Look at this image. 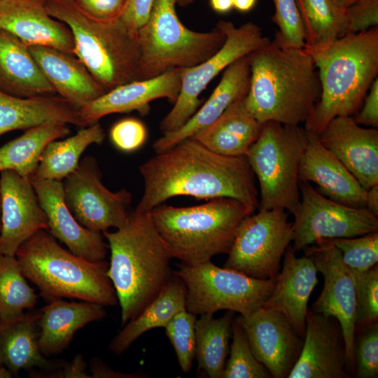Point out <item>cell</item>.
Wrapping results in <instances>:
<instances>
[{"label": "cell", "mask_w": 378, "mask_h": 378, "mask_svg": "<svg viewBox=\"0 0 378 378\" xmlns=\"http://www.w3.org/2000/svg\"><path fill=\"white\" fill-rule=\"evenodd\" d=\"M139 169L144 192L135 210L141 213L180 195L232 198L253 211L259 207L255 176L246 156L216 153L194 138L155 153Z\"/></svg>", "instance_id": "cell-1"}, {"label": "cell", "mask_w": 378, "mask_h": 378, "mask_svg": "<svg viewBox=\"0 0 378 378\" xmlns=\"http://www.w3.org/2000/svg\"><path fill=\"white\" fill-rule=\"evenodd\" d=\"M250 85L245 103L261 123L301 125L321 96L317 68L310 52L274 39L249 55Z\"/></svg>", "instance_id": "cell-2"}, {"label": "cell", "mask_w": 378, "mask_h": 378, "mask_svg": "<svg viewBox=\"0 0 378 378\" xmlns=\"http://www.w3.org/2000/svg\"><path fill=\"white\" fill-rule=\"evenodd\" d=\"M102 234L111 251L107 276L117 295L123 326L137 316L171 279L174 258L145 213L134 210L125 225Z\"/></svg>", "instance_id": "cell-3"}, {"label": "cell", "mask_w": 378, "mask_h": 378, "mask_svg": "<svg viewBox=\"0 0 378 378\" xmlns=\"http://www.w3.org/2000/svg\"><path fill=\"white\" fill-rule=\"evenodd\" d=\"M305 48L317 68L321 92L304 128L318 134L334 118L351 116L377 78L378 27Z\"/></svg>", "instance_id": "cell-4"}, {"label": "cell", "mask_w": 378, "mask_h": 378, "mask_svg": "<svg viewBox=\"0 0 378 378\" xmlns=\"http://www.w3.org/2000/svg\"><path fill=\"white\" fill-rule=\"evenodd\" d=\"M15 257L27 279L35 284L48 302L70 298L104 307L118 302L107 276L104 260H88L62 248L47 230H41L26 240Z\"/></svg>", "instance_id": "cell-5"}, {"label": "cell", "mask_w": 378, "mask_h": 378, "mask_svg": "<svg viewBox=\"0 0 378 378\" xmlns=\"http://www.w3.org/2000/svg\"><path fill=\"white\" fill-rule=\"evenodd\" d=\"M254 211L227 197L186 207L163 205L147 213L174 258L194 265L228 253L237 230Z\"/></svg>", "instance_id": "cell-6"}, {"label": "cell", "mask_w": 378, "mask_h": 378, "mask_svg": "<svg viewBox=\"0 0 378 378\" xmlns=\"http://www.w3.org/2000/svg\"><path fill=\"white\" fill-rule=\"evenodd\" d=\"M47 12L65 23L74 41V55L108 91L139 79L138 31L121 18L102 20L83 11L73 0H45Z\"/></svg>", "instance_id": "cell-7"}, {"label": "cell", "mask_w": 378, "mask_h": 378, "mask_svg": "<svg viewBox=\"0 0 378 378\" xmlns=\"http://www.w3.org/2000/svg\"><path fill=\"white\" fill-rule=\"evenodd\" d=\"M175 0H154L146 23L138 30L140 80L169 70L192 67L209 58L225 42L216 27L207 32L187 28L176 12Z\"/></svg>", "instance_id": "cell-8"}, {"label": "cell", "mask_w": 378, "mask_h": 378, "mask_svg": "<svg viewBox=\"0 0 378 378\" xmlns=\"http://www.w3.org/2000/svg\"><path fill=\"white\" fill-rule=\"evenodd\" d=\"M307 141L301 125L274 121L262 125L246 156L258 181V209H281L294 214L300 204L299 170Z\"/></svg>", "instance_id": "cell-9"}, {"label": "cell", "mask_w": 378, "mask_h": 378, "mask_svg": "<svg viewBox=\"0 0 378 378\" xmlns=\"http://www.w3.org/2000/svg\"><path fill=\"white\" fill-rule=\"evenodd\" d=\"M173 273L184 283L186 310L195 315L220 310L248 315L262 307L276 283V277L255 279L220 267L211 260L194 265L181 262Z\"/></svg>", "instance_id": "cell-10"}, {"label": "cell", "mask_w": 378, "mask_h": 378, "mask_svg": "<svg viewBox=\"0 0 378 378\" xmlns=\"http://www.w3.org/2000/svg\"><path fill=\"white\" fill-rule=\"evenodd\" d=\"M216 27L225 34V42L207 59L194 66L182 69L178 95L174 106L160 124L162 134L178 130L192 116L201 104L200 94L216 76L237 59L270 41L263 36L258 24L251 22L236 27L231 22L220 20Z\"/></svg>", "instance_id": "cell-11"}, {"label": "cell", "mask_w": 378, "mask_h": 378, "mask_svg": "<svg viewBox=\"0 0 378 378\" xmlns=\"http://www.w3.org/2000/svg\"><path fill=\"white\" fill-rule=\"evenodd\" d=\"M293 238L286 211L259 209L241 223L223 267L255 279L275 278Z\"/></svg>", "instance_id": "cell-12"}, {"label": "cell", "mask_w": 378, "mask_h": 378, "mask_svg": "<svg viewBox=\"0 0 378 378\" xmlns=\"http://www.w3.org/2000/svg\"><path fill=\"white\" fill-rule=\"evenodd\" d=\"M300 204L293 214L295 251L323 239L348 238L378 231V216L366 207H351L336 202L300 181Z\"/></svg>", "instance_id": "cell-13"}, {"label": "cell", "mask_w": 378, "mask_h": 378, "mask_svg": "<svg viewBox=\"0 0 378 378\" xmlns=\"http://www.w3.org/2000/svg\"><path fill=\"white\" fill-rule=\"evenodd\" d=\"M102 178L96 159L87 156L62 182L65 203L77 221L90 230L102 233L127 223L132 196L126 189L111 191Z\"/></svg>", "instance_id": "cell-14"}, {"label": "cell", "mask_w": 378, "mask_h": 378, "mask_svg": "<svg viewBox=\"0 0 378 378\" xmlns=\"http://www.w3.org/2000/svg\"><path fill=\"white\" fill-rule=\"evenodd\" d=\"M324 280L321 294L310 308L326 317L337 320L346 348L348 371L354 368L356 302L351 270L344 264L339 249L323 239L302 249Z\"/></svg>", "instance_id": "cell-15"}, {"label": "cell", "mask_w": 378, "mask_h": 378, "mask_svg": "<svg viewBox=\"0 0 378 378\" xmlns=\"http://www.w3.org/2000/svg\"><path fill=\"white\" fill-rule=\"evenodd\" d=\"M243 329L255 358L273 378H288L295 365L303 338L280 312L261 307L234 318Z\"/></svg>", "instance_id": "cell-16"}, {"label": "cell", "mask_w": 378, "mask_h": 378, "mask_svg": "<svg viewBox=\"0 0 378 378\" xmlns=\"http://www.w3.org/2000/svg\"><path fill=\"white\" fill-rule=\"evenodd\" d=\"M0 190V253L15 256L29 237L48 231V219L30 180L13 171H1Z\"/></svg>", "instance_id": "cell-17"}, {"label": "cell", "mask_w": 378, "mask_h": 378, "mask_svg": "<svg viewBox=\"0 0 378 378\" xmlns=\"http://www.w3.org/2000/svg\"><path fill=\"white\" fill-rule=\"evenodd\" d=\"M346 348L337 319L308 309L300 356L288 378H347Z\"/></svg>", "instance_id": "cell-18"}, {"label": "cell", "mask_w": 378, "mask_h": 378, "mask_svg": "<svg viewBox=\"0 0 378 378\" xmlns=\"http://www.w3.org/2000/svg\"><path fill=\"white\" fill-rule=\"evenodd\" d=\"M317 135L365 190L378 184L377 128L363 127L351 116H338Z\"/></svg>", "instance_id": "cell-19"}, {"label": "cell", "mask_w": 378, "mask_h": 378, "mask_svg": "<svg viewBox=\"0 0 378 378\" xmlns=\"http://www.w3.org/2000/svg\"><path fill=\"white\" fill-rule=\"evenodd\" d=\"M31 182L46 215L48 231L74 254L93 262L104 260L108 244L102 232L83 227L73 216L64 201L62 182L51 180H31Z\"/></svg>", "instance_id": "cell-20"}, {"label": "cell", "mask_w": 378, "mask_h": 378, "mask_svg": "<svg viewBox=\"0 0 378 378\" xmlns=\"http://www.w3.org/2000/svg\"><path fill=\"white\" fill-rule=\"evenodd\" d=\"M182 69L169 70L158 76L118 85L79 110L86 126L106 115L136 111L146 114L153 100L166 98L174 103L181 85Z\"/></svg>", "instance_id": "cell-21"}, {"label": "cell", "mask_w": 378, "mask_h": 378, "mask_svg": "<svg viewBox=\"0 0 378 378\" xmlns=\"http://www.w3.org/2000/svg\"><path fill=\"white\" fill-rule=\"evenodd\" d=\"M307 145L300 165V181L314 183L320 193L340 204L365 207L367 190L322 145L316 134L307 130Z\"/></svg>", "instance_id": "cell-22"}, {"label": "cell", "mask_w": 378, "mask_h": 378, "mask_svg": "<svg viewBox=\"0 0 378 378\" xmlns=\"http://www.w3.org/2000/svg\"><path fill=\"white\" fill-rule=\"evenodd\" d=\"M295 253L288 246L273 291L262 307L281 313L304 337L308 302L318 283V271L309 257L304 254L298 257Z\"/></svg>", "instance_id": "cell-23"}, {"label": "cell", "mask_w": 378, "mask_h": 378, "mask_svg": "<svg viewBox=\"0 0 378 378\" xmlns=\"http://www.w3.org/2000/svg\"><path fill=\"white\" fill-rule=\"evenodd\" d=\"M249 55L227 67L210 97L180 128L162 134L153 144L155 153H162L181 141L191 138L216 120L234 102L246 96L250 85Z\"/></svg>", "instance_id": "cell-24"}, {"label": "cell", "mask_w": 378, "mask_h": 378, "mask_svg": "<svg viewBox=\"0 0 378 378\" xmlns=\"http://www.w3.org/2000/svg\"><path fill=\"white\" fill-rule=\"evenodd\" d=\"M29 48L56 94L78 109L108 92L75 55L45 46Z\"/></svg>", "instance_id": "cell-25"}, {"label": "cell", "mask_w": 378, "mask_h": 378, "mask_svg": "<svg viewBox=\"0 0 378 378\" xmlns=\"http://www.w3.org/2000/svg\"><path fill=\"white\" fill-rule=\"evenodd\" d=\"M45 0H26L0 11V29L10 32L28 46H45L74 55L69 27L52 17Z\"/></svg>", "instance_id": "cell-26"}, {"label": "cell", "mask_w": 378, "mask_h": 378, "mask_svg": "<svg viewBox=\"0 0 378 378\" xmlns=\"http://www.w3.org/2000/svg\"><path fill=\"white\" fill-rule=\"evenodd\" d=\"M104 306L82 301L67 302L57 299L40 309L38 346L45 356L62 353L71 343L75 333L90 323L103 319Z\"/></svg>", "instance_id": "cell-27"}, {"label": "cell", "mask_w": 378, "mask_h": 378, "mask_svg": "<svg viewBox=\"0 0 378 378\" xmlns=\"http://www.w3.org/2000/svg\"><path fill=\"white\" fill-rule=\"evenodd\" d=\"M0 90L22 98L57 94L29 46L0 29Z\"/></svg>", "instance_id": "cell-28"}, {"label": "cell", "mask_w": 378, "mask_h": 378, "mask_svg": "<svg viewBox=\"0 0 378 378\" xmlns=\"http://www.w3.org/2000/svg\"><path fill=\"white\" fill-rule=\"evenodd\" d=\"M39 316L40 309L0 323V365L12 374L35 368L55 371L65 363L48 360L41 353L38 346Z\"/></svg>", "instance_id": "cell-29"}, {"label": "cell", "mask_w": 378, "mask_h": 378, "mask_svg": "<svg viewBox=\"0 0 378 378\" xmlns=\"http://www.w3.org/2000/svg\"><path fill=\"white\" fill-rule=\"evenodd\" d=\"M50 121L86 127L79 109L57 94L22 98L0 90V136Z\"/></svg>", "instance_id": "cell-30"}, {"label": "cell", "mask_w": 378, "mask_h": 378, "mask_svg": "<svg viewBox=\"0 0 378 378\" xmlns=\"http://www.w3.org/2000/svg\"><path fill=\"white\" fill-rule=\"evenodd\" d=\"M262 125L247 108L244 97L232 103L216 120L191 138L218 154L246 155L258 139Z\"/></svg>", "instance_id": "cell-31"}, {"label": "cell", "mask_w": 378, "mask_h": 378, "mask_svg": "<svg viewBox=\"0 0 378 378\" xmlns=\"http://www.w3.org/2000/svg\"><path fill=\"white\" fill-rule=\"evenodd\" d=\"M186 309V287L174 274L159 293L134 319L125 323L112 339L110 350L120 355L145 332L155 328H164L179 312Z\"/></svg>", "instance_id": "cell-32"}, {"label": "cell", "mask_w": 378, "mask_h": 378, "mask_svg": "<svg viewBox=\"0 0 378 378\" xmlns=\"http://www.w3.org/2000/svg\"><path fill=\"white\" fill-rule=\"evenodd\" d=\"M70 133L69 124L59 121L46 122L26 130L0 147V172L13 171L31 180L46 146Z\"/></svg>", "instance_id": "cell-33"}, {"label": "cell", "mask_w": 378, "mask_h": 378, "mask_svg": "<svg viewBox=\"0 0 378 378\" xmlns=\"http://www.w3.org/2000/svg\"><path fill=\"white\" fill-rule=\"evenodd\" d=\"M105 136L97 121L82 127L73 136L50 142L43 150L31 180L62 181L77 168L85 149L94 144H101Z\"/></svg>", "instance_id": "cell-34"}, {"label": "cell", "mask_w": 378, "mask_h": 378, "mask_svg": "<svg viewBox=\"0 0 378 378\" xmlns=\"http://www.w3.org/2000/svg\"><path fill=\"white\" fill-rule=\"evenodd\" d=\"M234 312L215 318L202 314L195 322V356L197 368L209 378H222L227 356Z\"/></svg>", "instance_id": "cell-35"}, {"label": "cell", "mask_w": 378, "mask_h": 378, "mask_svg": "<svg viewBox=\"0 0 378 378\" xmlns=\"http://www.w3.org/2000/svg\"><path fill=\"white\" fill-rule=\"evenodd\" d=\"M302 18L305 47L328 45L346 34L345 10L332 0H296Z\"/></svg>", "instance_id": "cell-36"}, {"label": "cell", "mask_w": 378, "mask_h": 378, "mask_svg": "<svg viewBox=\"0 0 378 378\" xmlns=\"http://www.w3.org/2000/svg\"><path fill=\"white\" fill-rule=\"evenodd\" d=\"M26 279L16 257L0 253V323L20 316L37 304L38 295Z\"/></svg>", "instance_id": "cell-37"}, {"label": "cell", "mask_w": 378, "mask_h": 378, "mask_svg": "<svg viewBox=\"0 0 378 378\" xmlns=\"http://www.w3.org/2000/svg\"><path fill=\"white\" fill-rule=\"evenodd\" d=\"M230 357L222 378H271L267 368L254 356L245 333L234 318Z\"/></svg>", "instance_id": "cell-38"}, {"label": "cell", "mask_w": 378, "mask_h": 378, "mask_svg": "<svg viewBox=\"0 0 378 378\" xmlns=\"http://www.w3.org/2000/svg\"><path fill=\"white\" fill-rule=\"evenodd\" d=\"M196 315L182 310L164 328L183 372L190 371L195 356Z\"/></svg>", "instance_id": "cell-39"}, {"label": "cell", "mask_w": 378, "mask_h": 378, "mask_svg": "<svg viewBox=\"0 0 378 378\" xmlns=\"http://www.w3.org/2000/svg\"><path fill=\"white\" fill-rule=\"evenodd\" d=\"M351 272L355 290L356 330L378 321V265L364 272Z\"/></svg>", "instance_id": "cell-40"}, {"label": "cell", "mask_w": 378, "mask_h": 378, "mask_svg": "<svg viewBox=\"0 0 378 378\" xmlns=\"http://www.w3.org/2000/svg\"><path fill=\"white\" fill-rule=\"evenodd\" d=\"M327 240L339 249L344 264L352 270L364 272L377 265L378 231Z\"/></svg>", "instance_id": "cell-41"}, {"label": "cell", "mask_w": 378, "mask_h": 378, "mask_svg": "<svg viewBox=\"0 0 378 378\" xmlns=\"http://www.w3.org/2000/svg\"><path fill=\"white\" fill-rule=\"evenodd\" d=\"M275 12L272 18L278 31L274 40L290 48L305 47V33L296 0H272Z\"/></svg>", "instance_id": "cell-42"}, {"label": "cell", "mask_w": 378, "mask_h": 378, "mask_svg": "<svg viewBox=\"0 0 378 378\" xmlns=\"http://www.w3.org/2000/svg\"><path fill=\"white\" fill-rule=\"evenodd\" d=\"M354 340V369L358 378L378 377V323L356 330Z\"/></svg>", "instance_id": "cell-43"}, {"label": "cell", "mask_w": 378, "mask_h": 378, "mask_svg": "<svg viewBox=\"0 0 378 378\" xmlns=\"http://www.w3.org/2000/svg\"><path fill=\"white\" fill-rule=\"evenodd\" d=\"M147 138L144 123L135 118H125L115 123L110 130L113 144L123 152H132L141 148Z\"/></svg>", "instance_id": "cell-44"}, {"label": "cell", "mask_w": 378, "mask_h": 378, "mask_svg": "<svg viewBox=\"0 0 378 378\" xmlns=\"http://www.w3.org/2000/svg\"><path fill=\"white\" fill-rule=\"evenodd\" d=\"M345 12L346 34L362 32L378 25V0H358Z\"/></svg>", "instance_id": "cell-45"}, {"label": "cell", "mask_w": 378, "mask_h": 378, "mask_svg": "<svg viewBox=\"0 0 378 378\" xmlns=\"http://www.w3.org/2000/svg\"><path fill=\"white\" fill-rule=\"evenodd\" d=\"M89 15L102 20H113L122 15L128 0H73Z\"/></svg>", "instance_id": "cell-46"}, {"label": "cell", "mask_w": 378, "mask_h": 378, "mask_svg": "<svg viewBox=\"0 0 378 378\" xmlns=\"http://www.w3.org/2000/svg\"><path fill=\"white\" fill-rule=\"evenodd\" d=\"M154 0H128L120 18L130 29L138 31L150 14Z\"/></svg>", "instance_id": "cell-47"}, {"label": "cell", "mask_w": 378, "mask_h": 378, "mask_svg": "<svg viewBox=\"0 0 378 378\" xmlns=\"http://www.w3.org/2000/svg\"><path fill=\"white\" fill-rule=\"evenodd\" d=\"M359 125L375 127H378V79L373 81L369 88L361 110L354 118Z\"/></svg>", "instance_id": "cell-48"}, {"label": "cell", "mask_w": 378, "mask_h": 378, "mask_svg": "<svg viewBox=\"0 0 378 378\" xmlns=\"http://www.w3.org/2000/svg\"><path fill=\"white\" fill-rule=\"evenodd\" d=\"M86 363L82 354L76 355L70 363H66L64 365L46 376L52 378H90L86 372Z\"/></svg>", "instance_id": "cell-49"}, {"label": "cell", "mask_w": 378, "mask_h": 378, "mask_svg": "<svg viewBox=\"0 0 378 378\" xmlns=\"http://www.w3.org/2000/svg\"><path fill=\"white\" fill-rule=\"evenodd\" d=\"M91 377L93 378H134L143 376L140 374H125L115 372L104 364L99 358H92L90 360Z\"/></svg>", "instance_id": "cell-50"}, {"label": "cell", "mask_w": 378, "mask_h": 378, "mask_svg": "<svg viewBox=\"0 0 378 378\" xmlns=\"http://www.w3.org/2000/svg\"><path fill=\"white\" fill-rule=\"evenodd\" d=\"M365 207L378 216V184L372 186L367 190Z\"/></svg>", "instance_id": "cell-51"}, {"label": "cell", "mask_w": 378, "mask_h": 378, "mask_svg": "<svg viewBox=\"0 0 378 378\" xmlns=\"http://www.w3.org/2000/svg\"><path fill=\"white\" fill-rule=\"evenodd\" d=\"M211 7L219 13H226L233 8V0H210Z\"/></svg>", "instance_id": "cell-52"}, {"label": "cell", "mask_w": 378, "mask_h": 378, "mask_svg": "<svg viewBox=\"0 0 378 378\" xmlns=\"http://www.w3.org/2000/svg\"><path fill=\"white\" fill-rule=\"evenodd\" d=\"M256 0H233V6L240 12H248L255 6Z\"/></svg>", "instance_id": "cell-53"}, {"label": "cell", "mask_w": 378, "mask_h": 378, "mask_svg": "<svg viewBox=\"0 0 378 378\" xmlns=\"http://www.w3.org/2000/svg\"><path fill=\"white\" fill-rule=\"evenodd\" d=\"M26 0H0V11L18 5Z\"/></svg>", "instance_id": "cell-54"}, {"label": "cell", "mask_w": 378, "mask_h": 378, "mask_svg": "<svg viewBox=\"0 0 378 378\" xmlns=\"http://www.w3.org/2000/svg\"><path fill=\"white\" fill-rule=\"evenodd\" d=\"M337 6L346 10L349 6L354 4L358 0H332Z\"/></svg>", "instance_id": "cell-55"}, {"label": "cell", "mask_w": 378, "mask_h": 378, "mask_svg": "<svg viewBox=\"0 0 378 378\" xmlns=\"http://www.w3.org/2000/svg\"><path fill=\"white\" fill-rule=\"evenodd\" d=\"M176 4H178L180 6H186L192 4L194 0H175Z\"/></svg>", "instance_id": "cell-56"}, {"label": "cell", "mask_w": 378, "mask_h": 378, "mask_svg": "<svg viewBox=\"0 0 378 378\" xmlns=\"http://www.w3.org/2000/svg\"><path fill=\"white\" fill-rule=\"evenodd\" d=\"M0 230H1V190H0Z\"/></svg>", "instance_id": "cell-57"}]
</instances>
